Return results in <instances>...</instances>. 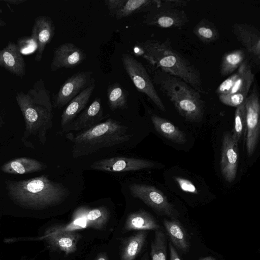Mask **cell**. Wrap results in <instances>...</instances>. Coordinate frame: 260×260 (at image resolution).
I'll use <instances>...</instances> for the list:
<instances>
[{"label": "cell", "instance_id": "8", "mask_svg": "<svg viewBox=\"0 0 260 260\" xmlns=\"http://www.w3.org/2000/svg\"><path fill=\"white\" fill-rule=\"evenodd\" d=\"M246 109V147L248 155L253 153L260 135V103L256 87L245 100Z\"/></svg>", "mask_w": 260, "mask_h": 260}, {"label": "cell", "instance_id": "26", "mask_svg": "<svg viewBox=\"0 0 260 260\" xmlns=\"http://www.w3.org/2000/svg\"><path fill=\"white\" fill-rule=\"evenodd\" d=\"M159 3L160 0H125L115 17L120 20L138 13H147L158 7Z\"/></svg>", "mask_w": 260, "mask_h": 260}, {"label": "cell", "instance_id": "32", "mask_svg": "<svg viewBox=\"0 0 260 260\" xmlns=\"http://www.w3.org/2000/svg\"><path fill=\"white\" fill-rule=\"evenodd\" d=\"M246 126V109L245 101L236 107L235 112L234 126L232 137L234 141L238 144L241 138Z\"/></svg>", "mask_w": 260, "mask_h": 260}, {"label": "cell", "instance_id": "19", "mask_svg": "<svg viewBox=\"0 0 260 260\" xmlns=\"http://www.w3.org/2000/svg\"><path fill=\"white\" fill-rule=\"evenodd\" d=\"M95 86V80L85 89L73 98L62 112L61 117L62 127L68 125L85 107Z\"/></svg>", "mask_w": 260, "mask_h": 260}, {"label": "cell", "instance_id": "30", "mask_svg": "<svg viewBox=\"0 0 260 260\" xmlns=\"http://www.w3.org/2000/svg\"><path fill=\"white\" fill-rule=\"evenodd\" d=\"M193 34L203 43H210L217 40L219 34L216 26L209 20L203 18L193 29Z\"/></svg>", "mask_w": 260, "mask_h": 260}, {"label": "cell", "instance_id": "37", "mask_svg": "<svg viewBox=\"0 0 260 260\" xmlns=\"http://www.w3.org/2000/svg\"><path fill=\"white\" fill-rule=\"evenodd\" d=\"M125 0H105L106 6L112 16H115L117 12L121 8Z\"/></svg>", "mask_w": 260, "mask_h": 260}, {"label": "cell", "instance_id": "9", "mask_svg": "<svg viewBox=\"0 0 260 260\" xmlns=\"http://www.w3.org/2000/svg\"><path fill=\"white\" fill-rule=\"evenodd\" d=\"M188 22V15L184 10L160 6L147 12L143 18L146 25L165 28H180Z\"/></svg>", "mask_w": 260, "mask_h": 260}, {"label": "cell", "instance_id": "34", "mask_svg": "<svg viewBox=\"0 0 260 260\" xmlns=\"http://www.w3.org/2000/svg\"><path fill=\"white\" fill-rule=\"evenodd\" d=\"M247 95L240 93H234L218 95L222 103L227 106L237 107L244 102Z\"/></svg>", "mask_w": 260, "mask_h": 260}, {"label": "cell", "instance_id": "33", "mask_svg": "<svg viewBox=\"0 0 260 260\" xmlns=\"http://www.w3.org/2000/svg\"><path fill=\"white\" fill-rule=\"evenodd\" d=\"M86 228H88L86 221L83 218H77L73 219L72 222L69 224L55 226L49 229L47 231L54 233H62Z\"/></svg>", "mask_w": 260, "mask_h": 260}, {"label": "cell", "instance_id": "40", "mask_svg": "<svg viewBox=\"0 0 260 260\" xmlns=\"http://www.w3.org/2000/svg\"><path fill=\"white\" fill-rule=\"evenodd\" d=\"M26 0H4L7 3L13 5H19L25 2Z\"/></svg>", "mask_w": 260, "mask_h": 260}, {"label": "cell", "instance_id": "29", "mask_svg": "<svg viewBox=\"0 0 260 260\" xmlns=\"http://www.w3.org/2000/svg\"><path fill=\"white\" fill-rule=\"evenodd\" d=\"M108 103L111 110L127 108L128 93L119 83H114L107 88Z\"/></svg>", "mask_w": 260, "mask_h": 260}, {"label": "cell", "instance_id": "1", "mask_svg": "<svg viewBox=\"0 0 260 260\" xmlns=\"http://www.w3.org/2000/svg\"><path fill=\"white\" fill-rule=\"evenodd\" d=\"M139 46L143 57L150 64L181 79L200 93L207 94L199 71L173 49L170 39L164 42L146 40Z\"/></svg>", "mask_w": 260, "mask_h": 260}, {"label": "cell", "instance_id": "25", "mask_svg": "<svg viewBox=\"0 0 260 260\" xmlns=\"http://www.w3.org/2000/svg\"><path fill=\"white\" fill-rule=\"evenodd\" d=\"M151 119L156 131L166 138L179 144L186 142L184 133L168 120L156 115H152Z\"/></svg>", "mask_w": 260, "mask_h": 260}, {"label": "cell", "instance_id": "7", "mask_svg": "<svg viewBox=\"0 0 260 260\" xmlns=\"http://www.w3.org/2000/svg\"><path fill=\"white\" fill-rule=\"evenodd\" d=\"M132 195L140 199L159 214L170 219H178L179 213L174 205L158 189L148 185L133 183L129 186Z\"/></svg>", "mask_w": 260, "mask_h": 260}, {"label": "cell", "instance_id": "17", "mask_svg": "<svg viewBox=\"0 0 260 260\" xmlns=\"http://www.w3.org/2000/svg\"><path fill=\"white\" fill-rule=\"evenodd\" d=\"M103 108L100 98H96L80 115L72 121L65 131H82L88 129L103 118Z\"/></svg>", "mask_w": 260, "mask_h": 260}, {"label": "cell", "instance_id": "2", "mask_svg": "<svg viewBox=\"0 0 260 260\" xmlns=\"http://www.w3.org/2000/svg\"><path fill=\"white\" fill-rule=\"evenodd\" d=\"M15 98L24 120L25 136H35L44 144L53 125V106L44 81L40 78L26 92H17Z\"/></svg>", "mask_w": 260, "mask_h": 260}, {"label": "cell", "instance_id": "13", "mask_svg": "<svg viewBox=\"0 0 260 260\" xmlns=\"http://www.w3.org/2000/svg\"><path fill=\"white\" fill-rule=\"evenodd\" d=\"M221 148L220 170L224 179L231 183L237 175L239 157L238 144L234 141L231 133L224 134Z\"/></svg>", "mask_w": 260, "mask_h": 260}, {"label": "cell", "instance_id": "31", "mask_svg": "<svg viewBox=\"0 0 260 260\" xmlns=\"http://www.w3.org/2000/svg\"><path fill=\"white\" fill-rule=\"evenodd\" d=\"M150 247L151 260H167V241L164 232L160 229L154 231Z\"/></svg>", "mask_w": 260, "mask_h": 260}, {"label": "cell", "instance_id": "18", "mask_svg": "<svg viewBox=\"0 0 260 260\" xmlns=\"http://www.w3.org/2000/svg\"><path fill=\"white\" fill-rule=\"evenodd\" d=\"M81 235L77 231L54 233L47 231L44 236L49 244L54 249L63 252L66 254L75 252Z\"/></svg>", "mask_w": 260, "mask_h": 260}, {"label": "cell", "instance_id": "24", "mask_svg": "<svg viewBox=\"0 0 260 260\" xmlns=\"http://www.w3.org/2000/svg\"><path fill=\"white\" fill-rule=\"evenodd\" d=\"M147 235L146 231H138L124 239L121 250V260H134L145 245Z\"/></svg>", "mask_w": 260, "mask_h": 260}, {"label": "cell", "instance_id": "15", "mask_svg": "<svg viewBox=\"0 0 260 260\" xmlns=\"http://www.w3.org/2000/svg\"><path fill=\"white\" fill-rule=\"evenodd\" d=\"M54 23L49 17L41 15L35 19L30 38L36 45L35 61L41 60L46 45L54 36Z\"/></svg>", "mask_w": 260, "mask_h": 260}, {"label": "cell", "instance_id": "44", "mask_svg": "<svg viewBox=\"0 0 260 260\" xmlns=\"http://www.w3.org/2000/svg\"><path fill=\"white\" fill-rule=\"evenodd\" d=\"M141 260H149V257L147 252H146L144 254Z\"/></svg>", "mask_w": 260, "mask_h": 260}, {"label": "cell", "instance_id": "39", "mask_svg": "<svg viewBox=\"0 0 260 260\" xmlns=\"http://www.w3.org/2000/svg\"><path fill=\"white\" fill-rule=\"evenodd\" d=\"M169 248L170 251V260H181L179 254L174 245L169 242Z\"/></svg>", "mask_w": 260, "mask_h": 260}, {"label": "cell", "instance_id": "16", "mask_svg": "<svg viewBox=\"0 0 260 260\" xmlns=\"http://www.w3.org/2000/svg\"><path fill=\"white\" fill-rule=\"evenodd\" d=\"M0 67L20 78L25 75L26 63L16 44L10 41L0 50Z\"/></svg>", "mask_w": 260, "mask_h": 260}, {"label": "cell", "instance_id": "12", "mask_svg": "<svg viewBox=\"0 0 260 260\" xmlns=\"http://www.w3.org/2000/svg\"><path fill=\"white\" fill-rule=\"evenodd\" d=\"M233 34L244 47L253 61L260 62V33L254 26L245 23L236 22L232 26Z\"/></svg>", "mask_w": 260, "mask_h": 260}, {"label": "cell", "instance_id": "4", "mask_svg": "<svg viewBox=\"0 0 260 260\" xmlns=\"http://www.w3.org/2000/svg\"><path fill=\"white\" fill-rule=\"evenodd\" d=\"M153 81L186 120L199 122L205 112L204 102L200 93L181 79L158 69Z\"/></svg>", "mask_w": 260, "mask_h": 260}, {"label": "cell", "instance_id": "45", "mask_svg": "<svg viewBox=\"0 0 260 260\" xmlns=\"http://www.w3.org/2000/svg\"><path fill=\"white\" fill-rule=\"evenodd\" d=\"M3 124V119L1 116V113H0V127L2 126Z\"/></svg>", "mask_w": 260, "mask_h": 260}, {"label": "cell", "instance_id": "21", "mask_svg": "<svg viewBox=\"0 0 260 260\" xmlns=\"http://www.w3.org/2000/svg\"><path fill=\"white\" fill-rule=\"evenodd\" d=\"M160 225L156 219L144 210L130 213L127 217L123 232L131 231L158 230Z\"/></svg>", "mask_w": 260, "mask_h": 260}, {"label": "cell", "instance_id": "38", "mask_svg": "<svg viewBox=\"0 0 260 260\" xmlns=\"http://www.w3.org/2000/svg\"><path fill=\"white\" fill-rule=\"evenodd\" d=\"M188 2L183 0H160L159 6L179 9L187 6Z\"/></svg>", "mask_w": 260, "mask_h": 260}, {"label": "cell", "instance_id": "3", "mask_svg": "<svg viewBox=\"0 0 260 260\" xmlns=\"http://www.w3.org/2000/svg\"><path fill=\"white\" fill-rule=\"evenodd\" d=\"M7 188L14 202L37 208L59 204L69 193L61 184L50 180L46 175L19 181H9Z\"/></svg>", "mask_w": 260, "mask_h": 260}, {"label": "cell", "instance_id": "27", "mask_svg": "<svg viewBox=\"0 0 260 260\" xmlns=\"http://www.w3.org/2000/svg\"><path fill=\"white\" fill-rule=\"evenodd\" d=\"M237 71L238 76L228 94L240 93L247 95L254 78L249 62L246 60L238 69Z\"/></svg>", "mask_w": 260, "mask_h": 260}, {"label": "cell", "instance_id": "6", "mask_svg": "<svg viewBox=\"0 0 260 260\" xmlns=\"http://www.w3.org/2000/svg\"><path fill=\"white\" fill-rule=\"evenodd\" d=\"M121 61L137 90L146 95L159 109L165 112V105L143 64L128 53L122 54Z\"/></svg>", "mask_w": 260, "mask_h": 260}, {"label": "cell", "instance_id": "20", "mask_svg": "<svg viewBox=\"0 0 260 260\" xmlns=\"http://www.w3.org/2000/svg\"><path fill=\"white\" fill-rule=\"evenodd\" d=\"M163 224L171 243L183 253H187L190 245L189 237L179 220L165 218Z\"/></svg>", "mask_w": 260, "mask_h": 260}, {"label": "cell", "instance_id": "41", "mask_svg": "<svg viewBox=\"0 0 260 260\" xmlns=\"http://www.w3.org/2000/svg\"><path fill=\"white\" fill-rule=\"evenodd\" d=\"M199 260H216V259L211 256H206L201 257Z\"/></svg>", "mask_w": 260, "mask_h": 260}, {"label": "cell", "instance_id": "11", "mask_svg": "<svg viewBox=\"0 0 260 260\" xmlns=\"http://www.w3.org/2000/svg\"><path fill=\"white\" fill-rule=\"evenodd\" d=\"M153 162L145 159L126 157H114L94 161L92 169L109 172H123L153 168Z\"/></svg>", "mask_w": 260, "mask_h": 260}, {"label": "cell", "instance_id": "42", "mask_svg": "<svg viewBox=\"0 0 260 260\" xmlns=\"http://www.w3.org/2000/svg\"><path fill=\"white\" fill-rule=\"evenodd\" d=\"M95 260H107V257L104 254L99 255Z\"/></svg>", "mask_w": 260, "mask_h": 260}, {"label": "cell", "instance_id": "5", "mask_svg": "<svg viewBox=\"0 0 260 260\" xmlns=\"http://www.w3.org/2000/svg\"><path fill=\"white\" fill-rule=\"evenodd\" d=\"M68 138L73 143V155L76 157L102 148L120 144L129 140L128 127L120 121L109 118Z\"/></svg>", "mask_w": 260, "mask_h": 260}, {"label": "cell", "instance_id": "14", "mask_svg": "<svg viewBox=\"0 0 260 260\" xmlns=\"http://www.w3.org/2000/svg\"><path fill=\"white\" fill-rule=\"evenodd\" d=\"M86 57L84 51L75 44H61L54 49L50 70L54 72L62 68H74L81 63Z\"/></svg>", "mask_w": 260, "mask_h": 260}, {"label": "cell", "instance_id": "36", "mask_svg": "<svg viewBox=\"0 0 260 260\" xmlns=\"http://www.w3.org/2000/svg\"><path fill=\"white\" fill-rule=\"evenodd\" d=\"M174 179L183 191L193 194L198 193L197 188L190 181L178 177H175Z\"/></svg>", "mask_w": 260, "mask_h": 260}, {"label": "cell", "instance_id": "10", "mask_svg": "<svg viewBox=\"0 0 260 260\" xmlns=\"http://www.w3.org/2000/svg\"><path fill=\"white\" fill-rule=\"evenodd\" d=\"M92 75L90 71H81L69 78L55 95L53 107L59 108L67 105L94 80Z\"/></svg>", "mask_w": 260, "mask_h": 260}, {"label": "cell", "instance_id": "35", "mask_svg": "<svg viewBox=\"0 0 260 260\" xmlns=\"http://www.w3.org/2000/svg\"><path fill=\"white\" fill-rule=\"evenodd\" d=\"M238 76L237 71L225 79L217 88L216 92L218 95L226 94L230 92Z\"/></svg>", "mask_w": 260, "mask_h": 260}, {"label": "cell", "instance_id": "22", "mask_svg": "<svg viewBox=\"0 0 260 260\" xmlns=\"http://www.w3.org/2000/svg\"><path fill=\"white\" fill-rule=\"evenodd\" d=\"M110 217L108 210L104 207L88 209H79L74 213L73 218H83L88 228L102 230L106 225Z\"/></svg>", "mask_w": 260, "mask_h": 260}, {"label": "cell", "instance_id": "43", "mask_svg": "<svg viewBox=\"0 0 260 260\" xmlns=\"http://www.w3.org/2000/svg\"><path fill=\"white\" fill-rule=\"evenodd\" d=\"M6 22L0 17V27L6 26Z\"/></svg>", "mask_w": 260, "mask_h": 260}, {"label": "cell", "instance_id": "23", "mask_svg": "<svg viewBox=\"0 0 260 260\" xmlns=\"http://www.w3.org/2000/svg\"><path fill=\"white\" fill-rule=\"evenodd\" d=\"M46 167L45 164L37 159L20 157L5 163L1 169L8 174H24L40 171Z\"/></svg>", "mask_w": 260, "mask_h": 260}, {"label": "cell", "instance_id": "28", "mask_svg": "<svg viewBox=\"0 0 260 260\" xmlns=\"http://www.w3.org/2000/svg\"><path fill=\"white\" fill-rule=\"evenodd\" d=\"M246 52L236 49L224 54L221 58L220 73L224 77L233 73L246 60Z\"/></svg>", "mask_w": 260, "mask_h": 260}]
</instances>
